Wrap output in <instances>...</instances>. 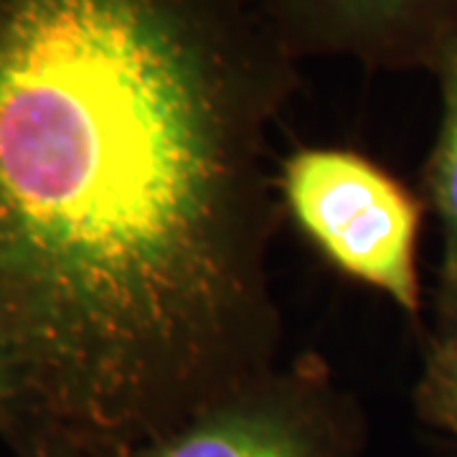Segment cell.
<instances>
[{
    "label": "cell",
    "instance_id": "cell-1",
    "mask_svg": "<svg viewBox=\"0 0 457 457\" xmlns=\"http://www.w3.org/2000/svg\"><path fill=\"white\" fill-rule=\"evenodd\" d=\"M260 0H0V308L31 409L135 445L278 366Z\"/></svg>",
    "mask_w": 457,
    "mask_h": 457
},
{
    "label": "cell",
    "instance_id": "cell-2",
    "mask_svg": "<svg viewBox=\"0 0 457 457\" xmlns=\"http://www.w3.org/2000/svg\"><path fill=\"white\" fill-rule=\"evenodd\" d=\"M278 183L282 209L330 267L420 318L425 198L371 158L341 147L295 150L278 168Z\"/></svg>",
    "mask_w": 457,
    "mask_h": 457
},
{
    "label": "cell",
    "instance_id": "cell-3",
    "mask_svg": "<svg viewBox=\"0 0 457 457\" xmlns=\"http://www.w3.org/2000/svg\"><path fill=\"white\" fill-rule=\"evenodd\" d=\"M363 447L356 396L303 353L135 442L128 457H361Z\"/></svg>",
    "mask_w": 457,
    "mask_h": 457
},
{
    "label": "cell",
    "instance_id": "cell-4",
    "mask_svg": "<svg viewBox=\"0 0 457 457\" xmlns=\"http://www.w3.org/2000/svg\"><path fill=\"white\" fill-rule=\"evenodd\" d=\"M300 64L348 56L369 69L429 71L457 38V0H260Z\"/></svg>",
    "mask_w": 457,
    "mask_h": 457
},
{
    "label": "cell",
    "instance_id": "cell-5",
    "mask_svg": "<svg viewBox=\"0 0 457 457\" xmlns=\"http://www.w3.org/2000/svg\"><path fill=\"white\" fill-rule=\"evenodd\" d=\"M440 87V130L422 176L425 206L435 213L442 234L440 279L435 303L457 300V38L432 69Z\"/></svg>",
    "mask_w": 457,
    "mask_h": 457
},
{
    "label": "cell",
    "instance_id": "cell-6",
    "mask_svg": "<svg viewBox=\"0 0 457 457\" xmlns=\"http://www.w3.org/2000/svg\"><path fill=\"white\" fill-rule=\"evenodd\" d=\"M414 409L425 425L457 440V300L435 303V328L414 386Z\"/></svg>",
    "mask_w": 457,
    "mask_h": 457
},
{
    "label": "cell",
    "instance_id": "cell-7",
    "mask_svg": "<svg viewBox=\"0 0 457 457\" xmlns=\"http://www.w3.org/2000/svg\"><path fill=\"white\" fill-rule=\"evenodd\" d=\"M5 440L16 457H128L132 445L84 432L38 411H23L8 427Z\"/></svg>",
    "mask_w": 457,
    "mask_h": 457
},
{
    "label": "cell",
    "instance_id": "cell-8",
    "mask_svg": "<svg viewBox=\"0 0 457 457\" xmlns=\"http://www.w3.org/2000/svg\"><path fill=\"white\" fill-rule=\"evenodd\" d=\"M31 409V389L26 361L8 315L0 308V432Z\"/></svg>",
    "mask_w": 457,
    "mask_h": 457
}]
</instances>
